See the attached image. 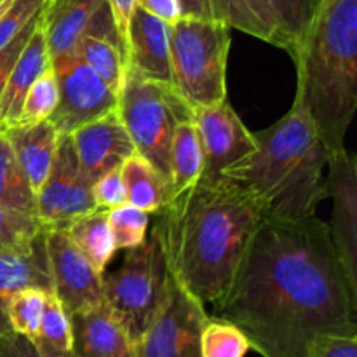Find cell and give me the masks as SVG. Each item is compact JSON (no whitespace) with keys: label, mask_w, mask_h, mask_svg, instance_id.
I'll use <instances>...</instances> for the list:
<instances>
[{"label":"cell","mask_w":357,"mask_h":357,"mask_svg":"<svg viewBox=\"0 0 357 357\" xmlns=\"http://www.w3.org/2000/svg\"><path fill=\"white\" fill-rule=\"evenodd\" d=\"M183 16L201 17V20H215L211 13L209 0H180Z\"/></svg>","instance_id":"41"},{"label":"cell","mask_w":357,"mask_h":357,"mask_svg":"<svg viewBox=\"0 0 357 357\" xmlns=\"http://www.w3.org/2000/svg\"><path fill=\"white\" fill-rule=\"evenodd\" d=\"M38 14H40V10L35 14L33 20H31L30 23H28L26 26H24L23 30H21L20 33H17L16 37H14L13 40H10L9 44L6 45V47L0 49V98H2L3 89H6L7 79H9L10 70H13V66H14V63H16L17 56L21 54L24 44H26L28 38H30V35L33 33V30L37 28Z\"/></svg>","instance_id":"37"},{"label":"cell","mask_w":357,"mask_h":357,"mask_svg":"<svg viewBox=\"0 0 357 357\" xmlns=\"http://www.w3.org/2000/svg\"><path fill=\"white\" fill-rule=\"evenodd\" d=\"M47 291L40 288H24L14 293L7 303V323L13 333L33 342L40 326Z\"/></svg>","instance_id":"30"},{"label":"cell","mask_w":357,"mask_h":357,"mask_svg":"<svg viewBox=\"0 0 357 357\" xmlns=\"http://www.w3.org/2000/svg\"><path fill=\"white\" fill-rule=\"evenodd\" d=\"M230 42L222 21L181 16L169 24L173 87L192 112L227 100Z\"/></svg>","instance_id":"5"},{"label":"cell","mask_w":357,"mask_h":357,"mask_svg":"<svg viewBox=\"0 0 357 357\" xmlns=\"http://www.w3.org/2000/svg\"><path fill=\"white\" fill-rule=\"evenodd\" d=\"M108 9H110L112 20H114L115 33H117L119 45H121V52L126 59V49H128V26L129 17H131L132 9L136 6V0H107ZM128 65V59H126Z\"/></svg>","instance_id":"38"},{"label":"cell","mask_w":357,"mask_h":357,"mask_svg":"<svg viewBox=\"0 0 357 357\" xmlns=\"http://www.w3.org/2000/svg\"><path fill=\"white\" fill-rule=\"evenodd\" d=\"M296 96L328 152L345 146L357 110V0H319L291 56Z\"/></svg>","instance_id":"3"},{"label":"cell","mask_w":357,"mask_h":357,"mask_svg":"<svg viewBox=\"0 0 357 357\" xmlns=\"http://www.w3.org/2000/svg\"><path fill=\"white\" fill-rule=\"evenodd\" d=\"M215 312L260 356L305 357L319 335L357 337V286L326 222L265 216Z\"/></svg>","instance_id":"1"},{"label":"cell","mask_w":357,"mask_h":357,"mask_svg":"<svg viewBox=\"0 0 357 357\" xmlns=\"http://www.w3.org/2000/svg\"><path fill=\"white\" fill-rule=\"evenodd\" d=\"M13 2H14V0H0V17L3 16V13L9 9L10 3H13Z\"/></svg>","instance_id":"42"},{"label":"cell","mask_w":357,"mask_h":357,"mask_svg":"<svg viewBox=\"0 0 357 357\" xmlns=\"http://www.w3.org/2000/svg\"><path fill=\"white\" fill-rule=\"evenodd\" d=\"M255 138L257 150L223 176L258 195L271 218L316 215L328 197L324 167L330 152L307 112L293 103L284 117Z\"/></svg>","instance_id":"4"},{"label":"cell","mask_w":357,"mask_h":357,"mask_svg":"<svg viewBox=\"0 0 357 357\" xmlns=\"http://www.w3.org/2000/svg\"><path fill=\"white\" fill-rule=\"evenodd\" d=\"M155 215L152 232L171 275L202 305L215 307L267 211L258 195L223 176L199 180Z\"/></svg>","instance_id":"2"},{"label":"cell","mask_w":357,"mask_h":357,"mask_svg":"<svg viewBox=\"0 0 357 357\" xmlns=\"http://www.w3.org/2000/svg\"><path fill=\"white\" fill-rule=\"evenodd\" d=\"M13 145L16 159L23 167L35 195L44 185L58 150L59 135L49 119L37 124H16L3 129Z\"/></svg>","instance_id":"20"},{"label":"cell","mask_w":357,"mask_h":357,"mask_svg":"<svg viewBox=\"0 0 357 357\" xmlns=\"http://www.w3.org/2000/svg\"><path fill=\"white\" fill-rule=\"evenodd\" d=\"M91 194H93L94 208L98 211H110L117 206L128 202L124 181L121 176V167L107 171L100 178L91 183Z\"/></svg>","instance_id":"34"},{"label":"cell","mask_w":357,"mask_h":357,"mask_svg":"<svg viewBox=\"0 0 357 357\" xmlns=\"http://www.w3.org/2000/svg\"><path fill=\"white\" fill-rule=\"evenodd\" d=\"M213 17L229 28L278 45L275 31L258 0H209Z\"/></svg>","instance_id":"27"},{"label":"cell","mask_w":357,"mask_h":357,"mask_svg":"<svg viewBox=\"0 0 357 357\" xmlns=\"http://www.w3.org/2000/svg\"><path fill=\"white\" fill-rule=\"evenodd\" d=\"M75 52L117 96L121 94L128 65L115 38L87 33Z\"/></svg>","instance_id":"26"},{"label":"cell","mask_w":357,"mask_h":357,"mask_svg":"<svg viewBox=\"0 0 357 357\" xmlns=\"http://www.w3.org/2000/svg\"><path fill=\"white\" fill-rule=\"evenodd\" d=\"M56 105H58V80L51 65L37 77V80L28 89L16 124H37L45 121L51 117Z\"/></svg>","instance_id":"31"},{"label":"cell","mask_w":357,"mask_h":357,"mask_svg":"<svg viewBox=\"0 0 357 357\" xmlns=\"http://www.w3.org/2000/svg\"><path fill=\"white\" fill-rule=\"evenodd\" d=\"M58 80V105L49 121L59 136L117 110L119 96L82 61L77 52L52 59Z\"/></svg>","instance_id":"9"},{"label":"cell","mask_w":357,"mask_h":357,"mask_svg":"<svg viewBox=\"0 0 357 357\" xmlns=\"http://www.w3.org/2000/svg\"><path fill=\"white\" fill-rule=\"evenodd\" d=\"M121 176L128 194V204L142 211L157 213L169 199L166 181L138 152L121 164Z\"/></svg>","instance_id":"23"},{"label":"cell","mask_w":357,"mask_h":357,"mask_svg":"<svg viewBox=\"0 0 357 357\" xmlns=\"http://www.w3.org/2000/svg\"><path fill=\"white\" fill-rule=\"evenodd\" d=\"M0 204L23 218L38 222L35 192L3 131H0Z\"/></svg>","instance_id":"24"},{"label":"cell","mask_w":357,"mask_h":357,"mask_svg":"<svg viewBox=\"0 0 357 357\" xmlns=\"http://www.w3.org/2000/svg\"><path fill=\"white\" fill-rule=\"evenodd\" d=\"M107 215L117 250L128 251L145 243L149 236L150 213L142 211L126 202L107 211Z\"/></svg>","instance_id":"32"},{"label":"cell","mask_w":357,"mask_h":357,"mask_svg":"<svg viewBox=\"0 0 357 357\" xmlns=\"http://www.w3.org/2000/svg\"><path fill=\"white\" fill-rule=\"evenodd\" d=\"M73 357H132V342L103 303L70 314Z\"/></svg>","instance_id":"17"},{"label":"cell","mask_w":357,"mask_h":357,"mask_svg":"<svg viewBox=\"0 0 357 357\" xmlns=\"http://www.w3.org/2000/svg\"><path fill=\"white\" fill-rule=\"evenodd\" d=\"M103 278V302L132 345L149 330L169 289L171 272L162 248L150 230L145 243L128 250L115 272Z\"/></svg>","instance_id":"6"},{"label":"cell","mask_w":357,"mask_h":357,"mask_svg":"<svg viewBox=\"0 0 357 357\" xmlns=\"http://www.w3.org/2000/svg\"><path fill=\"white\" fill-rule=\"evenodd\" d=\"M305 357H357V337L319 335L309 344Z\"/></svg>","instance_id":"36"},{"label":"cell","mask_w":357,"mask_h":357,"mask_svg":"<svg viewBox=\"0 0 357 357\" xmlns=\"http://www.w3.org/2000/svg\"><path fill=\"white\" fill-rule=\"evenodd\" d=\"M42 230L38 222L23 218L0 204V251H28Z\"/></svg>","instance_id":"33"},{"label":"cell","mask_w":357,"mask_h":357,"mask_svg":"<svg viewBox=\"0 0 357 357\" xmlns=\"http://www.w3.org/2000/svg\"><path fill=\"white\" fill-rule=\"evenodd\" d=\"M201 357H246L251 344L246 335L223 317H208L201 331Z\"/></svg>","instance_id":"29"},{"label":"cell","mask_w":357,"mask_h":357,"mask_svg":"<svg viewBox=\"0 0 357 357\" xmlns=\"http://www.w3.org/2000/svg\"><path fill=\"white\" fill-rule=\"evenodd\" d=\"M128 68L146 80L173 87L171 72L169 24L135 6L128 26V49H126Z\"/></svg>","instance_id":"16"},{"label":"cell","mask_w":357,"mask_h":357,"mask_svg":"<svg viewBox=\"0 0 357 357\" xmlns=\"http://www.w3.org/2000/svg\"><path fill=\"white\" fill-rule=\"evenodd\" d=\"M33 344L44 356H65L72 352L70 314L52 289L45 295L44 312Z\"/></svg>","instance_id":"28"},{"label":"cell","mask_w":357,"mask_h":357,"mask_svg":"<svg viewBox=\"0 0 357 357\" xmlns=\"http://www.w3.org/2000/svg\"><path fill=\"white\" fill-rule=\"evenodd\" d=\"M52 293L66 312H80L103 303V278L98 274L65 229L45 230Z\"/></svg>","instance_id":"12"},{"label":"cell","mask_w":357,"mask_h":357,"mask_svg":"<svg viewBox=\"0 0 357 357\" xmlns=\"http://www.w3.org/2000/svg\"><path fill=\"white\" fill-rule=\"evenodd\" d=\"M201 174L202 146L197 126L194 119L178 122L169 149V183H167L169 199L194 187L201 180Z\"/></svg>","instance_id":"21"},{"label":"cell","mask_w":357,"mask_h":357,"mask_svg":"<svg viewBox=\"0 0 357 357\" xmlns=\"http://www.w3.org/2000/svg\"><path fill=\"white\" fill-rule=\"evenodd\" d=\"M68 136L80 173L89 185L107 171L121 167L136 152L119 110L80 126Z\"/></svg>","instance_id":"15"},{"label":"cell","mask_w":357,"mask_h":357,"mask_svg":"<svg viewBox=\"0 0 357 357\" xmlns=\"http://www.w3.org/2000/svg\"><path fill=\"white\" fill-rule=\"evenodd\" d=\"M24 288L52 289L45 229L28 251H0V335L13 333L7 323V303L14 293Z\"/></svg>","instance_id":"18"},{"label":"cell","mask_w":357,"mask_h":357,"mask_svg":"<svg viewBox=\"0 0 357 357\" xmlns=\"http://www.w3.org/2000/svg\"><path fill=\"white\" fill-rule=\"evenodd\" d=\"M38 20L51 59L75 52L87 33L117 40L107 0H44Z\"/></svg>","instance_id":"13"},{"label":"cell","mask_w":357,"mask_h":357,"mask_svg":"<svg viewBox=\"0 0 357 357\" xmlns=\"http://www.w3.org/2000/svg\"><path fill=\"white\" fill-rule=\"evenodd\" d=\"M328 197L333 199L331 237L347 278L357 286V159L345 146L328 153Z\"/></svg>","instance_id":"14"},{"label":"cell","mask_w":357,"mask_h":357,"mask_svg":"<svg viewBox=\"0 0 357 357\" xmlns=\"http://www.w3.org/2000/svg\"><path fill=\"white\" fill-rule=\"evenodd\" d=\"M119 115L135 150L145 157L159 176L169 183V149L178 122L194 119L176 91L143 79L135 70H126L119 94Z\"/></svg>","instance_id":"7"},{"label":"cell","mask_w":357,"mask_h":357,"mask_svg":"<svg viewBox=\"0 0 357 357\" xmlns=\"http://www.w3.org/2000/svg\"><path fill=\"white\" fill-rule=\"evenodd\" d=\"M194 122L202 146L201 180H220L229 167L257 150L255 132L244 126L229 100L194 112Z\"/></svg>","instance_id":"11"},{"label":"cell","mask_w":357,"mask_h":357,"mask_svg":"<svg viewBox=\"0 0 357 357\" xmlns=\"http://www.w3.org/2000/svg\"><path fill=\"white\" fill-rule=\"evenodd\" d=\"M44 0H14L0 17V49L6 47L40 10Z\"/></svg>","instance_id":"35"},{"label":"cell","mask_w":357,"mask_h":357,"mask_svg":"<svg viewBox=\"0 0 357 357\" xmlns=\"http://www.w3.org/2000/svg\"><path fill=\"white\" fill-rule=\"evenodd\" d=\"M65 230L77 250L89 261L91 267L98 274L103 275L105 268L117 251L107 211L94 209V211L86 213L73 220Z\"/></svg>","instance_id":"22"},{"label":"cell","mask_w":357,"mask_h":357,"mask_svg":"<svg viewBox=\"0 0 357 357\" xmlns=\"http://www.w3.org/2000/svg\"><path fill=\"white\" fill-rule=\"evenodd\" d=\"M51 65L52 59L49 54L47 44H45L44 33H42L40 20H38L37 28L30 35L10 70L6 89L0 98V131L16 124L28 89L37 80V77Z\"/></svg>","instance_id":"19"},{"label":"cell","mask_w":357,"mask_h":357,"mask_svg":"<svg viewBox=\"0 0 357 357\" xmlns=\"http://www.w3.org/2000/svg\"><path fill=\"white\" fill-rule=\"evenodd\" d=\"M204 305L171 275L167 296L149 330L132 345V357H201Z\"/></svg>","instance_id":"8"},{"label":"cell","mask_w":357,"mask_h":357,"mask_svg":"<svg viewBox=\"0 0 357 357\" xmlns=\"http://www.w3.org/2000/svg\"><path fill=\"white\" fill-rule=\"evenodd\" d=\"M42 229H66L86 213L94 211L91 185L82 176L70 136H59L54 162L35 195Z\"/></svg>","instance_id":"10"},{"label":"cell","mask_w":357,"mask_h":357,"mask_svg":"<svg viewBox=\"0 0 357 357\" xmlns=\"http://www.w3.org/2000/svg\"><path fill=\"white\" fill-rule=\"evenodd\" d=\"M136 6H139L146 13L159 17L167 24H173L174 21L183 16L180 0H136Z\"/></svg>","instance_id":"40"},{"label":"cell","mask_w":357,"mask_h":357,"mask_svg":"<svg viewBox=\"0 0 357 357\" xmlns=\"http://www.w3.org/2000/svg\"><path fill=\"white\" fill-rule=\"evenodd\" d=\"M0 357H73L72 352L65 356H44L31 340L16 333L0 335Z\"/></svg>","instance_id":"39"},{"label":"cell","mask_w":357,"mask_h":357,"mask_svg":"<svg viewBox=\"0 0 357 357\" xmlns=\"http://www.w3.org/2000/svg\"><path fill=\"white\" fill-rule=\"evenodd\" d=\"M275 31L278 45L295 54L302 42L319 0H258Z\"/></svg>","instance_id":"25"}]
</instances>
